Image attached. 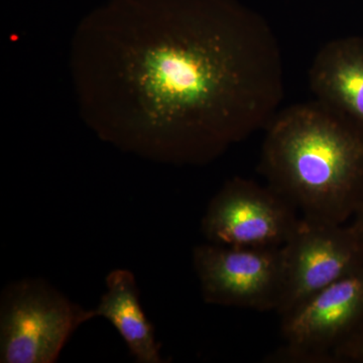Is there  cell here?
Listing matches in <instances>:
<instances>
[{"mask_svg": "<svg viewBox=\"0 0 363 363\" xmlns=\"http://www.w3.org/2000/svg\"><path fill=\"white\" fill-rule=\"evenodd\" d=\"M105 281L106 292L93 309L95 317L105 318L113 325L136 362H162L160 344L154 327L143 312L133 272L114 269Z\"/></svg>", "mask_w": 363, "mask_h": 363, "instance_id": "9", "label": "cell"}, {"mask_svg": "<svg viewBox=\"0 0 363 363\" xmlns=\"http://www.w3.org/2000/svg\"><path fill=\"white\" fill-rule=\"evenodd\" d=\"M302 218L274 189L236 177L227 181L208 205L201 229L214 245L281 247Z\"/></svg>", "mask_w": 363, "mask_h": 363, "instance_id": "4", "label": "cell"}, {"mask_svg": "<svg viewBox=\"0 0 363 363\" xmlns=\"http://www.w3.org/2000/svg\"><path fill=\"white\" fill-rule=\"evenodd\" d=\"M94 318L43 279L14 281L0 300V362H56L74 332Z\"/></svg>", "mask_w": 363, "mask_h": 363, "instance_id": "3", "label": "cell"}, {"mask_svg": "<svg viewBox=\"0 0 363 363\" xmlns=\"http://www.w3.org/2000/svg\"><path fill=\"white\" fill-rule=\"evenodd\" d=\"M173 2L85 21L72 39V84L81 117L105 142L154 161L206 164L278 113L283 57L271 28L240 7Z\"/></svg>", "mask_w": 363, "mask_h": 363, "instance_id": "1", "label": "cell"}, {"mask_svg": "<svg viewBox=\"0 0 363 363\" xmlns=\"http://www.w3.org/2000/svg\"><path fill=\"white\" fill-rule=\"evenodd\" d=\"M260 173L306 220L344 224L363 201V140L313 101L267 126Z\"/></svg>", "mask_w": 363, "mask_h": 363, "instance_id": "2", "label": "cell"}, {"mask_svg": "<svg viewBox=\"0 0 363 363\" xmlns=\"http://www.w3.org/2000/svg\"><path fill=\"white\" fill-rule=\"evenodd\" d=\"M278 362H334L339 345L363 321V267L314 294L281 317Z\"/></svg>", "mask_w": 363, "mask_h": 363, "instance_id": "5", "label": "cell"}, {"mask_svg": "<svg viewBox=\"0 0 363 363\" xmlns=\"http://www.w3.org/2000/svg\"><path fill=\"white\" fill-rule=\"evenodd\" d=\"M315 102L363 140V38L332 40L309 70Z\"/></svg>", "mask_w": 363, "mask_h": 363, "instance_id": "8", "label": "cell"}, {"mask_svg": "<svg viewBox=\"0 0 363 363\" xmlns=\"http://www.w3.org/2000/svg\"><path fill=\"white\" fill-rule=\"evenodd\" d=\"M283 293L277 313L286 316L314 294L363 267V243L352 224L306 220L281 247Z\"/></svg>", "mask_w": 363, "mask_h": 363, "instance_id": "6", "label": "cell"}, {"mask_svg": "<svg viewBox=\"0 0 363 363\" xmlns=\"http://www.w3.org/2000/svg\"><path fill=\"white\" fill-rule=\"evenodd\" d=\"M334 362H363V321L338 346L334 352Z\"/></svg>", "mask_w": 363, "mask_h": 363, "instance_id": "10", "label": "cell"}, {"mask_svg": "<svg viewBox=\"0 0 363 363\" xmlns=\"http://www.w3.org/2000/svg\"><path fill=\"white\" fill-rule=\"evenodd\" d=\"M193 262L208 304L276 311L283 293L281 247H196Z\"/></svg>", "mask_w": 363, "mask_h": 363, "instance_id": "7", "label": "cell"}, {"mask_svg": "<svg viewBox=\"0 0 363 363\" xmlns=\"http://www.w3.org/2000/svg\"><path fill=\"white\" fill-rule=\"evenodd\" d=\"M352 225L363 243V201L358 208L357 213L354 214V221H353Z\"/></svg>", "mask_w": 363, "mask_h": 363, "instance_id": "11", "label": "cell"}]
</instances>
